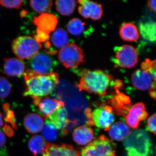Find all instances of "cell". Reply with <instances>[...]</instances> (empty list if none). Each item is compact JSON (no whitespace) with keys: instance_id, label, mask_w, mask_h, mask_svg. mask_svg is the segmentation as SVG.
Segmentation results:
<instances>
[{"instance_id":"6da1fadb","label":"cell","mask_w":156,"mask_h":156,"mask_svg":"<svg viewBox=\"0 0 156 156\" xmlns=\"http://www.w3.org/2000/svg\"><path fill=\"white\" fill-rule=\"evenodd\" d=\"M25 97L34 98L46 97L53 92L59 83V74L52 72L46 74H40L28 69L24 73Z\"/></svg>"},{"instance_id":"7a4b0ae2","label":"cell","mask_w":156,"mask_h":156,"mask_svg":"<svg viewBox=\"0 0 156 156\" xmlns=\"http://www.w3.org/2000/svg\"><path fill=\"white\" fill-rule=\"evenodd\" d=\"M80 73V79L78 85L80 90L101 96L106 95L113 80L112 75L98 69H84Z\"/></svg>"},{"instance_id":"3957f363","label":"cell","mask_w":156,"mask_h":156,"mask_svg":"<svg viewBox=\"0 0 156 156\" xmlns=\"http://www.w3.org/2000/svg\"><path fill=\"white\" fill-rule=\"evenodd\" d=\"M127 156H150L152 143L146 131L140 129L131 132L123 143Z\"/></svg>"},{"instance_id":"277c9868","label":"cell","mask_w":156,"mask_h":156,"mask_svg":"<svg viewBox=\"0 0 156 156\" xmlns=\"http://www.w3.org/2000/svg\"><path fill=\"white\" fill-rule=\"evenodd\" d=\"M42 44L34 38L20 36L15 39L12 44L13 52L17 57L23 59H30L38 53Z\"/></svg>"},{"instance_id":"5b68a950","label":"cell","mask_w":156,"mask_h":156,"mask_svg":"<svg viewBox=\"0 0 156 156\" xmlns=\"http://www.w3.org/2000/svg\"><path fill=\"white\" fill-rule=\"evenodd\" d=\"M80 153V156H116L114 145L104 135L94 140Z\"/></svg>"},{"instance_id":"8992f818","label":"cell","mask_w":156,"mask_h":156,"mask_svg":"<svg viewBox=\"0 0 156 156\" xmlns=\"http://www.w3.org/2000/svg\"><path fill=\"white\" fill-rule=\"evenodd\" d=\"M58 59L66 68L75 69L84 62L83 51L76 44H68L59 50Z\"/></svg>"},{"instance_id":"52a82bcc","label":"cell","mask_w":156,"mask_h":156,"mask_svg":"<svg viewBox=\"0 0 156 156\" xmlns=\"http://www.w3.org/2000/svg\"><path fill=\"white\" fill-rule=\"evenodd\" d=\"M138 60L137 50L133 46L124 45L116 50L115 62L118 67L132 68L137 64Z\"/></svg>"},{"instance_id":"ba28073f","label":"cell","mask_w":156,"mask_h":156,"mask_svg":"<svg viewBox=\"0 0 156 156\" xmlns=\"http://www.w3.org/2000/svg\"><path fill=\"white\" fill-rule=\"evenodd\" d=\"M56 61L46 52H40L30 59L28 62L30 70L40 74L53 72Z\"/></svg>"},{"instance_id":"9c48e42d","label":"cell","mask_w":156,"mask_h":156,"mask_svg":"<svg viewBox=\"0 0 156 156\" xmlns=\"http://www.w3.org/2000/svg\"><path fill=\"white\" fill-rule=\"evenodd\" d=\"M93 126L108 131L115 121L113 109L112 106L102 105L95 109L91 113Z\"/></svg>"},{"instance_id":"30bf717a","label":"cell","mask_w":156,"mask_h":156,"mask_svg":"<svg viewBox=\"0 0 156 156\" xmlns=\"http://www.w3.org/2000/svg\"><path fill=\"white\" fill-rule=\"evenodd\" d=\"M78 3L80 5L78 11L83 17L94 20H98L102 17L103 9L101 4L89 0H80Z\"/></svg>"},{"instance_id":"8fae6325","label":"cell","mask_w":156,"mask_h":156,"mask_svg":"<svg viewBox=\"0 0 156 156\" xmlns=\"http://www.w3.org/2000/svg\"><path fill=\"white\" fill-rule=\"evenodd\" d=\"M33 99L34 104L37 107L39 111L41 113L44 118H48L56 109L64 106V102L62 101L47 96L34 98Z\"/></svg>"},{"instance_id":"7c38bea8","label":"cell","mask_w":156,"mask_h":156,"mask_svg":"<svg viewBox=\"0 0 156 156\" xmlns=\"http://www.w3.org/2000/svg\"><path fill=\"white\" fill-rule=\"evenodd\" d=\"M148 115L145 105L142 102L135 104L131 106L126 115V121L129 127L133 129L138 128L140 122L144 121Z\"/></svg>"},{"instance_id":"4fadbf2b","label":"cell","mask_w":156,"mask_h":156,"mask_svg":"<svg viewBox=\"0 0 156 156\" xmlns=\"http://www.w3.org/2000/svg\"><path fill=\"white\" fill-rule=\"evenodd\" d=\"M42 156H80V153L71 145L48 143Z\"/></svg>"},{"instance_id":"5bb4252c","label":"cell","mask_w":156,"mask_h":156,"mask_svg":"<svg viewBox=\"0 0 156 156\" xmlns=\"http://www.w3.org/2000/svg\"><path fill=\"white\" fill-rule=\"evenodd\" d=\"M33 23L37 26V30L50 35V32L55 30L58 19L53 14L45 13L34 17Z\"/></svg>"},{"instance_id":"9a60e30c","label":"cell","mask_w":156,"mask_h":156,"mask_svg":"<svg viewBox=\"0 0 156 156\" xmlns=\"http://www.w3.org/2000/svg\"><path fill=\"white\" fill-rule=\"evenodd\" d=\"M131 82L133 87L140 91L149 90L153 83L150 74L142 69L136 70L132 73Z\"/></svg>"},{"instance_id":"2e32d148","label":"cell","mask_w":156,"mask_h":156,"mask_svg":"<svg viewBox=\"0 0 156 156\" xmlns=\"http://www.w3.org/2000/svg\"><path fill=\"white\" fill-rule=\"evenodd\" d=\"M48 120L58 130H61L62 134H67L66 128L69 123L68 112L64 106L57 109L48 117Z\"/></svg>"},{"instance_id":"e0dca14e","label":"cell","mask_w":156,"mask_h":156,"mask_svg":"<svg viewBox=\"0 0 156 156\" xmlns=\"http://www.w3.org/2000/svg\"><path fill=\"white\" fill-rule=\"evenodd\" d=\"M25 69L24 62L19 58L8 57L4 59V73L8 76H21Z\"/></svg>"},{"instance_id":"ac0fdd59","label":"cell","mask_w":156,"mask_h":156,"mask_svg":"<svg viewBox=\"0 0 156 156\" xmlns=\"http://www.w3.org/2000/svg\"><path fill=\"white\" fill-rule=\"evenodd\" d=\"M112 108L117 114L126 117L131 107V101L128 96L118 92V95L112 101Z\"/></svg>"},{"instance_id":"d6986e66","label":"cell","mask_w":156,"mask_h":156,"mask_svg":"<svg viewBox=\"0 0 156 156\" xmlns=\"http://www.w3.org/2000/svg\"><path fill=\"white\" fill-rule=\"evenodd\" d=\"M74 141L80 145H86L92 141L94 132L91 128L86 126H80L74 130L73 134Z\"/></svg>"},{"instance_id":"ffe728a7","label":"cell","mask_w":156,"mask_h":156,"mask_svg":"<svg viewBox=\"0 0 156 156\" xmlns=\"http://www.w3.org/2000/svg\"><path fill=\"white\" fill-rule=\"evenodd\" d=\"M128 125L122 122H118L112 125L108 130L111 138L116 141L125 140L131 133Z\"/></svg>"},{"instance_id":"44dd1931","label":"cell","mask_w":156,"mask_h":156,"mask_svg":"<svg viewBox=\"0 0 156 156\" xmlns=\"http://www.w3.org/2000/svg\"><path fill=\"white\" fill-rule=\"evenodd\" d=\"M23 125L28 132L31 134H36L42 131L44 123L41 116L36 113H31L24 118Z\"/></svg>"},{"instance_id":"7402d4cb","label":"cell","mask_w":156,"mask_h":156,"mask_svg":"<svg viewBox=\"0 0 156 156\" xmlns=\"http://www.w3.org/2000/svg\"><path fill=\"white\" fill-rule=\"evenodd\" d=\"M119 34L121 38L128 42L136 41L140 36L138 29L131 23H126L122 24L120 29Z\"/></svg>"},{"instance_id":"603a6c76","label":"cell","mask_w":156,"mask_h":156,"mask_svg":"<svg viewBox=\"0 0 156 156\" xmlns=\"http://www.w3.org/2000/svg\"><path fill=\"white\" fill-rule=\"evenodd\" d=\"M141 69L147 71L151 76L153 82L149 93L151 97L156 100V59L151 60L146 58L141 63Z\"/></svg>"},{"instance_id":"cb8c5ba5","label":"cell","mask_w":156,"mask_h":156,"mask_svg":"<svg viewBox=\"0 0 156 156\" xmlns=\"http://www.w3.org/2000/svg\"><path fill=\"white\" fill-rule=\"evenodd\" d=\"M139 30L144 39L151 42H156V22L148 21L140 23Z\"/></svg>"},{"instance_id":"d4e9b609","label":"cell","mask_w":156,"mask_h":156,"mask_svg":"<svg viewBox=\"0 0 156 156\" xmlns=\"http://www.w3.org/2000/svg\"><path fill=\"white\" fill-rule=\"evenodd\" d=\"M68 41L67 33L63 28L56 29L51 36V43L56 49L61 50L68 44Z\"/></svg>"},{"instance_id":"484cf974","label":"cell","mask_w":156,"mask_h":156,"mask_svg":"<svg viewBox=\"0 0 156 156\" xmlns=\"http://www.w3.org/2000/svg\"><path fill=\"white\" fill-rule=\"evenodd\" d=\"M47 144L42 136L37 135L31 137L28 141V146L32 153L35 156L44 153Z\"/></svg>"},{"instance_id":"4316f807","label":"cell","mask_w":156,"mask_h":156,"mask_svg":"<svg viewBox=\"0 0 156 156\" xmlns=\"http://www.w3.org/2000/svg\"><path fill=\"white\" fill-rule=\"evenodd\" d=\"M75 1L58 0L55 2L56 9L63 16H69L73 13L76 7Z\"/></svg>"},{"instance_id":"83f0119b","label":"cell","mask_w":156,"mask_h":156,"mask_svg":"<svg viewBox=\"0 0 156 156\" xmlns=\"http://www.w3.org/2000/svg\"><path fill=\"white\" fill-rule=\"evenodd\" d=\"M85 28L84 23L78 18L71 20L66 25V28L69 32L74 36H80L83 34Z\"/></svg>"},{"instance_id":"f1b7e54d","label":"cell","mask_w":156,"mask_h":156,"mask_svg":"<svg viewBox=\"0 0 156 156\" xmlns=\"http://www.w3.org/2000/svg\"><path fill=\"white\" fill-rule=\"evenodd\" d=\"M41 131L42 136L45 140L52 142L57 139V129L49 120H46Z\"/></svg>"},{"instance_id":"f546056e","label":"cell","mask_w":156,"mask_h":156,"mask_svg":"<svg viewBox=\"0 0 156 156\" xmlns=\"http://www.w3.org/2000/svg\"><path fill=\"white\" fill-rule=\"evenodd\" d=\"M30 4L32 9L39 14H45L50 11L53 5V2L50 0L31 1Z\"/></svg>"},{"instance_id":"4dcf8cb0","label":"cell","mask_w":156,"mask_h":156,"mask_svg":"<svg viewBox=\"0 0 156 156\" xmlns=\"http://www.w3.org/2000/svg\"><path fill=\"white\" fill-rule=\"evenodd\" d=\"M3 108L5 113V121L6 122L11 124V126L14 129H17L16 117L14 112L10 109V105L8 103L4 104L3 105Z\"/></svg>"},{"instance_id":"1f68e13d","label":"cell","mask_w":156,"mask_h":156,"mask_svg":"<svg viewBox=\"0 0 156 156\" xmlns=\"http://www.w3.org/2000/svg\"><path fill=\"white\" fill-rule=\"evenodd\" d=\"M11 91V85L8 80L0 76V99H4L9 96Z\"/></svg>"},{"instance_id":"d6a6232c","label":"cell","mask_w":156,"mask_h":156,"mask_svg":"<svg viewBox=\"0 0 156 156\" xmlns=\"http://www.w3.org/2000/svg\"><path fill=\"white\" fill-rule=\"evenodd\" d=\"M23 1H0V5L6 8L11 9H18L20 8Z\"/></svg>"},{"instance_id":"836d02e7","label":"cell","mask_w":156,"mask_h":156,"mask_svg":"<svg viewBox=\"0 0 156 156\" xmlns=\"http://www.w3.org/2000/svg\"><path fill=\"white\" fill-rule=\"evenodd\" d=\"M147 126L149 130L156 135V113L154 114L149 118Z\"/></svg>"},{"instance_id":"e575fe53","label":"cell","mask_w":156,"mask_h":156,"mask_svg":"<svg viewBox=\"0 0 156 156\" xmlns=\"http://www.w3.org/2000/svg\"><path fill=\"white\" fill-rule=\"evenodd\" d=\"M34 38L39 43H41V42L45 43L50 39V35L47 34L37 29L36 34L35 35Z\"/></svg>"},{"instance_id":"d590c367","label":"cell","mask_w":156,"mask_h":156,"mask_svg":"<svg viewBox=\"0 0 156 156\" xmlns=\"http://www.w3.org/2000/svg\"><path fill=\"white\" fill-rule=\"evenodd\" d=\"M4 132L5 134L7 135V136H9V137H11L14 135V131L11 127L9 125H7L6 124L4 126Z\"/></svg>"},{"instance_id":"8d00e7d4","label":"cell","mask_w":156,"mask_h":156,"mask_svg":"<svg viewBox=\"0 0 156 156\" xmlns=\"http://www.w3.org/2000/svg\"><path fill=\"white\" fill-rule=\"evenodd\" d=\"M6 138L5 134L0 130V150L4 149L5 146Z\"/></svg>"},{"instance_id":"74e56055","label":"cell","mask_w":156,"mask_h":156,"mask_svg":"<svg viewBox=\"0 0 156 156\" xmlns=\"http://www.w3.org/2000/svg\"><path fill=\"white\" fill-rule=\"evenodd\" d=\"M147 6L151 11L156 14V1H148Z\"/></svg>"},{"instance_id":"f35d334b","label":"cell","mask_w":156,"mask_h":156,"mask_svg":"<svg viewBox=\"0 0 156 156\" xmlns=\"http://www.w3.org/2000/svg\"><path fill=\"white\" fill-rule=\"evenodd\" d=\"M4 125V122L3 120L2 114L0 112V128Z\"/></svg>"},{"instance_id":"ab89813d","label":"cell","mask_w":156,"mask_h":156,"mask_svg":"<svg viewBox=\"0 0 156 156\" xmlns=\"http://www.w3.org/2000/svg\"><path fill=\"white\" fill-rule=\"evenodd\" d=\"M155 154H156V151H155Z\"/></svg>"}]
</instances>
